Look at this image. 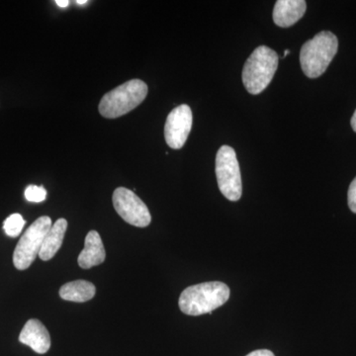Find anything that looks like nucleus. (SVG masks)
<instances>
[{"instance_id": "nucleus-6", "label": "nucleus", "mask_w": 356, "mask_h": 356, "mask_svg": "<svg viewBox=\"0 0 356 356\" xmlns=\"http://www.w3.org/2000/svg\"><path fill=\"white\" fill-rule=\"evenodd\" d=\"M51 227L50 217H40L29 227L16 245L13 254V264L19 270L31 266L40 254L44 236Z\"/></svg>"}, {"instance_id": "nucleus-13", "label": "nucleus", "mask_w": 356, "mask_h": 356, "mask_svg": "<svg viewBox=\"0 0 356 356\" xmlns=\"http://www.w3.org/2000/svg\"><path fill=\"white\" fill-rule=\"evenodd\" d=\"M95 285L89 281L76 280L65 283L60 289V298L65 301L83 303L95 296Z\"/></svg>"}, {"instance_id": "nucleus-2", "label": "nucleus", "mask_w": 356, "mask_h": 356, "mask_svg": "<svg viewBox=\"0 0 356 356\" xmlns=\"http://www.w3.org/2000/svg\"><path fill=\"white\" fill-rule=\"evenodd\" d=\"M339 49V40L330 31H322L309 40L300 51L302 70L309 79H317L325 74Z\"/></svg>"}, {"instance_id": "nucleus-11", "label": "nucleus", "mask_w": 356, "mask_h": 356, "mask_svg": "<svg viewBox=\"0 0 356 356\" xmlns=\"http://www.w3.org/2000/svg\"><path fill=\"white\" fill-rule=\"evenodd\" d=\"M106 252L99 234L96 231L89 232L84 242V248L77 259L79 266L83 269H89L99 266L104 262Z\"/></svg>"}, {"instance_id": "nucleus-16", "label": "nucleus", "mask_w": 356, "mask_h": 356, "mask_svg": "<svg viewBox=\"0 0 356 356\" xmlns=\"http://www.w3.org/2000/svg\"><path fill=\"white\" fill-rule=\"evenodd\" d=\"M348 207L356 214V177L353 180L348 188Z\"/></svg>"}, {"instance_id": "nucleus-3", "label": "nucleus", "mask_w": 356, "mask_h": 356, "mask_svg": "<svg viewBox=\"0 0 356 356\" xmlns=\"http://www.w3.org/2000/svg\"><path fill=\"white\" fill-rule=\"evenodd\" d=\"M147 83L140 79H132L112 89L100 100L99 113L104 118L115 119L137 108L146 99Z\"/></svg>"}, {"instance_id": "nucleus-17", "label": "nucleus", "mask_w": 356, "mask_h": 356, "mask_svg": "<svg viewBox=\"0 0 356 356\" xmlns=\"http://www.w3.org/2000/svg\"><path fill=\"white\" fill-rule=\"evenodd\" d=\"M247 356H275L273 355V351L268 350H259L252 351L248 353Z\"/></svg>"}, {"instance_id": "nucleus-20", "label": "nucleus", "mask_w": 356, "mask_h": 356, "mask_svg": "<svg viewBox=\"0 0 356 356\" xmlns=\"http://www.w3.org/2000/svg\"><path fill=\"white\" fill-rule=\"evenodd\" d=\"M76 3L83 6V4L88 3V0H77Z\"/></svg>"}, {"instance_id": "nucleus-14", "label": "nucleus", "mask_w": 356, "mask_h": 356, "mask_svg": "<svg viewBox=\"0 0 356 356\" xmlns=\"http://www.w3.org/2000/svg\"><path fill=\"white\" fill-rule=\"evenodd\" d=\"M26 221L18 213L10 215L3 222L4 232L10 238H16L20 235L24 228Z\"/></svg>"}, {"instance_id": "nucleus-12", "label": "nucleus", "mask_w": 356, "mask_h": 356, "mask_svg": "<svg viewBox=\"0 0 356 356\" xmlns=\"http://www.w3.org/2000/svg\"><path fill=\"white\" fill-rule=\"evenodd\" d=\"M67 229V221L65 219L57 220L55 224L51 225V229H49L41 250H40L39 257L42 261H47L53 259L64 242L65 232Z\"/></svg>"}, {"instance_id": "nucleus-5", "label": "nucleus", "mask_w": 356, "mask_h": 356, "mask_svg": "<svg viewBox=\"0 0 356 356\" xmlns=\"http://www.w3.org/2000/svg\"><path fill=\"white\" fill-rule=\"evenodd\" d=\"M216 177L218 186L222 195L233 202L240 200L243 193L242 177L233 147L222 146L218 151Z\"/></svg>"}, {"instance_id": "nucleus-15", "label": "nucleus", "mask_w": 356, "mask_h": 356, "mask_svg": "<svg viewBox=\"0 0 356 356\" xmlns=\"http://www.w3.org/2000/svg\"><path fill=\"white\" fill-rule=\"evenodd\" d=\"M26 200L33 203H41L46 200L47 191L43 186H37V185H29L25 189Z\"/></svg>"}, {"instance_id": "nucleus-18", "label": "nucleus", "mask_w": 356, "mask_h": 356, "mask_svg": "<svg viewBox=\"0 0 356 356\" xmlns=\"http://www.w3.org/2000/svg\"><path fill=\"white\" fill-rule=\"evenodd\" d=\"M56 3L60 7H67L69 6L70 1L69 0H56Z\"/></svg>"}, {"instance_id": "nucleus-8", "label": "nucleus", "mask_w": 356, "mask_h": 356, "mask_svg": "<svg viewBox=\"0 0 356 356\" xmlns=\"http://www.w3.org/2000/svg\"><path fill=\"white\" fill-rule=\"evenodd\" d=\"M192 121H193V117H192V111L188 105H180L173 109L165 121L166 144L172 149H181L191 134Z\"/></svg>"}, {"instance_id": "nucleus-10", "label": "nucleus", "mask_w": 356, "mask_h": 356, "mask_svg": "<svg viewBox=\"0 0 356 356\" xmlns=\"http://www.w3.org/2000/svg\"><path fill=\"white\" fill-rule=\"evenodd\" d=\"M306 9L304 0H278L273 9L274 23L280 27H290L303 17Z\"/></svg>"}, {"instance_id": "nucleus-9", "label": "nucleus", "mask_w": 356, "mask_h": 356, "mask_svg": "<svg viewBox=\"0 0 356 356\" xmlns=\"http://www.w3.org/2000/svg\"><path fill=\"white\" fill-rule=\"evenodd\" d=\"M19 341L30 346L39 355L48 353L51 348L50 334L47 327L36 318H32L26 323L20 332Z\"/></svg>"}, {"instance_id": "nucleus-21", "label": "nucleus", "mask_w": 356, "mask_h": 356, "mask_svg": "<svg viewBox=\"0 0 356 356\" xmlns=\"http://www.w3.org/2000/svg\"><path fill=\"white\" fill-rule=\"evenodd\" d=\"M290 54V51L289 50H286L285 51V53H284V58L286 57V56L289 55Z\"/></svg>"}, {"instance_id": "nucleus-1", "label": "nucleus", "mask_w": 356, "mask_h": 356, "mask_svg": "<svg viewBox=\"0 0 356 356\" xmlns=\"http://www.w3.org/2000/svg\"><path fill=\"white\" fill-rule=\"evenodd\" d=\"M229 295V288L225 283L219 281L200 283L184 290L180 295L178 305L185 315H211L213 311L228 301Z\"/></svg>"}, {"instance_id": "nucleus-19", "label": "nucleus", "mask_w": 356, "mask_h": 356, "mask_svg": "<svg viewBox=\"0 0 356 356\" xmlns=\"http://www.w3.org/2000/svg\"><path fill=\"white\" fill-rule=\"evenodd\" d=\"M351 127H353V131L356 133V110L355 114H353V118L350 120Z\"/></svg>"}, {"instance_id": "nucleus-4", "label": "nucleus", "mask_w": 356, "mask_h": 356, "mask_svg": "<svg viewBox=\"0 0 356 356\" xmlns=\"http://www.w3.org/2000/svg\"><path fill=\"white\" fill-rule=\"evenodd\" d=\"M278 67L275 51L261 46L252 51L243 65V83L250 95H259L269 86Z\"/></svg>"}, {"instance_id": "nucleus-7", "label": "nucleus", "mask_w": 356, "mask_h": 356, "mask_svg": "<svg viewBox=\"0 0 356 356\" xmlns=\"http://www.w3.org/2000/svg\"><path fill=\"white\" fill-rule=\"evenodd\" d=\"M112 201L119 216L128 224L138 228H146L151 224L149 208L135 192L125 187H118L114 191Z\"/></svg>"}]
</instances>
